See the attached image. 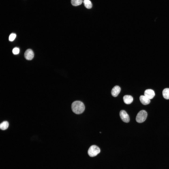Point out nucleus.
Segmentation results:
<instances>
[{
    "label": "nucleus",
    "instance_id": "0eeeda50",
    "mask_svg": "<svg viewBox=\"0 0 169 169\" xmlns=\"http://www.w3.org/2000/svg\"><path fill=\"white\" fill-rule=\"evenodd\" d=\"M121 90L120 87L118 86H114L111 90V93L112 96L114 97L117 96Z\"/></svg>",
    "mask_w": 169,
    "mask_h": 169
},
{
    "label": "nucleus",
    "instance_id": "7ed1b4c3",
    "mask_svg": "<svg viewBox=\"0 0 169 169\" xmlns=\"http://www.w3.org/2000/svg\"><path fill=\"white\" fill-rule=\"evenodd\" d=\"M100 152L99 147L96 145L91 146L88 150V154L90 157H93L96 156Z\"/></svg>",
    "mask_w": 169,
    "mask_h": 169
},
{
    "label": "nucleus",
    "instance_id": "2eb2a0df",
    "mask_svg": "<svg viewBox=\"0 0 169 169\" xmlns=\"http://www.w3.org/2000/svg\"><path fill=\"white\" fill-rule=\"evenodd\" d=\"M19 49L18 48L15 47L13 49L12 52L14 54H16L19 53Z\"/></svg>",
    "mask_w": 169,
    "mask_h": 169
},
{
    "label": "nucleus",
    "instance_id": "423d86ee",
    "mask_svg": "<svg viewBox=\"0 0 169 169\" xmlns=\"http://www.w3.org/2000/svg\"><path fill=\"white\" fill-rule=\"evenodd\" d=\"M144 95L150 99H153L155 95L154 91L152 89H148L146 90Z\"/></svg>",
    "mask_w": 169,
    "mask_h": 169
},
{
    "label": "nucleus",
    "instance_id": "ddd939ff",
    "mask_svg": "<svg viewBox=\"0 0 169 169\" xmlns=\"http://www.w3.org/2000/svg\"><path fill=\"white\" fill-rule=\"evenodd\" d=\"M83 2L82 0H71L72 5L74 6H77L81 4Z\"/></svg>",
    "mask_w": 169,
    "mask_h": 169
},
{
    "label": "nucleus",
    "instance_id": "20e7f679",
    "mask_svg": "<svg viewBox=\"0 0 169 169\" xmlns=\"http://www.w3.org/2000/svg\"><path fill=\"white\" fill-rule=\"evenodd\" d=\"M120 117L124 122L128 123L130 121V118L128 114L124 110H121L119 113Z\"/></svg>",
    "mask_w": 169,
    "mask_h": 169
},
{
    "label": "nucleus",
    "instance_id": "6e6552de",
    "mask_svg": "<svg viewBox=\"0 0 169 169\" xmlns=\"http://www.w3.org/2000/svg\"><path fill=\"white\" fill-rule=\"evenodd\" d=\"M139 100L141 103L144 105L148 104L150 102V99L145 96H141Z\"/></svg>",
    "mask_w": 169,
    "mask_h": 169
},
{
    "label": "nucleus",
    "instance_id": "f8f14e48",
    "mask_svg": "<svg viewBox=\"0 0 169 169\" xmlns=\"http://www.w3.org/2000/svg\"><path fill=\"white\" fill-rule=\"evenodd\" d=\"M83 3L85 7L87 9L91 8L92 7V4L89 0H84Z\"/></svg>",
    "mask_w": 169,
    "mask_h": 169
},
{
    "label": "nucleus",
    "instance_id": "4468645a",
    "mask_svg": "<svg viewBox=\"0 0 169 169\" xmlns=\"http://www.w3.org/2000/svg\"><path fill=\"white\" fill-rule=\"evenodd\" d=\"M16 35L15 34L12 33L11 34L9 37V41H13L16 37Z\"/></svg>",
    "mask_w": 169,
    "mask_h": 169
},
{
    "label": "nucleus",
    "instance_id": "1a4fd4ad",
    "mask_svg": "<svg viewBox=\"0 0 169 169\" xmlns=\"http://www.w3.org/2000/svg\"><path fill=\"white\" fill-rule=\"evenodd\" d=\"M123 99L124 103L127 104H131L133 100V97L131 96L127 95L124 96Z\"/></svg>",
    "mask_w": 169,
    "mask_h": 169
},
{
    "label": "nucleus",
    "instance_id": "9b49d317",
    "mask_svg": "<svg viewBox=\"0 0 169 169\" xmlns=\"http://www.w3.org/2000/svg\"><path fill=\"white\" fill-rule=\"evenodd\" d=\"M9 126V123L6 121H3L0 125V128L2 130H5L8 128Z\"/></svg>",
    "mask_w": 169,
    "mask_h": 169
},
{
    "label": "nucleus",
    "instance_id": "f257e3e1",
    "mask_svg": "<svg viewBox=\"0 0 169 169\" xmlns=\"http://www.w3.org/2000/svg\"><path fill=\"white\" fill-rule=\"evenodd\" d=\"M71 108L73 111L77 114H81L84 111L85 109L84 105L82 101L76 100L72 104Z\"/></svg>",
    "mask_w": 169,
    "mask_h": 169
},
{
    "label": "nucleus",
    "instance_id": "f03ea898",
    "mask_svg": "<svg viewBox=\"0 0 169 169\" xmlns=\"http://www.w3.org/2000/svg\"><path fill=\"white\" fill-rule=\"evenodd\" d=\"M147 114L145 110H142L140 111L137 114L136 117V121L139 123L144 122L146 119Z\"/></svg>",
    "mask_w": 169,
    "mask_h": 169
},
{
    "label": "nucleus",
    "instance_id": "9d476101",
    "mask_svg": "<svg viewBox=\"0 0 169 169\" xmlns=\"http://www.w3.org/2000/svg\"><path fill=\"white\" fill-rule=\"evenodd\" d=\"M162 95L164 98L166 99H169V88L164 89L162 91Z\"/></svg>",
    "mask_w": 169,
    "mask_h": 169
},
{
    "label": "nucleus",
    "instance_id": "39448f33",
    "mask_svg": "<svg viewBox=\"0 0 169 169\" xmlns=\"http://www.w3.org/2000/svg\"><path fill=\"white\" fill-rule=\"evenodd\" d=\"M34 54L32 50L29 49L25 51L24 56L25 58L28 60H31L33 58Z\"/></svg>",
    "mask_w": 169,
    "mask_h": 169
}]
</instances>
